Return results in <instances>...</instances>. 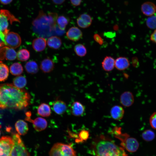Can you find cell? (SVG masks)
Segmentation results:
<instances>
[{
  "label": "cell",
  "instance_id": "obj_1",
  "mask_svg": "<svg viewBox=\"0 0 156 156\" xmlns=\"http://www.w3.org/2000/svg\"><path fill=\"white\" fill-rule=\"evenodd\" d=\"M30 98L26 90L18 88L12 84H0V110L23 109L29 105Z\"/></svg>",
  "mask_w": 156,
  "mask_h": 156
},
{
  "label": "cell",
  "instance_id": "obj_2",
  "mask_svg": "<svg viewBox=\"0 0 156 156\" xmlns=\"http://www.w3.org/2000/svg\"><path fill=\"white\" fill-rule=\"evenodd\" d=\"M91 148L93 156H127L125 149L103 135L96 136L91 142Z\"/></svg>",
  "mask_w": 156,
  "mask_h": 156
},
{
  "label": "cell",
  "instance_id": "obj_3",
  "mask_svg": "<svg viewBox=\"0 0 156 156\" xmlns=\"http://www.w3.org/2000/svg\"><path fill=\"white\" fill-rule=\"evenodd\" d=\"M112 134L120 142L121 146L130 152H134L138 149L139 143L135 138L131 137L127 133H122L121 128L115 127L112 130Z\"/></svg>",
  "mask_w": 156,
  "mask_h": 156
},
{
  "label": "cell",
  "instance_id": "obj_4",
  "mask_svg": "<svg viewBox=\"0 0 156 156\" xmlns=\"http://www.w3.org/2000/svg\"><path fill=\"white\" fill-rule=\"evenodd\" d=\"M15 22H19L9 11L6 10H0V38L3 43L5 35L9 32V24H12Z\"/></svg>",
  "mask_w": 156,
  "mask_h": 156
},
{
  "label": "cell",
  "instance_id": "obj_5",
  "mask_svg": "<svg viewBox=\"0 0 156 156\" xmlns=\"http://www.w3.org/2000/svg\"><path fill=\"white\" fill-rule=\"evenodd\" d=\"M49 155L50 156H76L75 151L70 146L61 143L54 144Z\"/></svg>",
  "mask_w": 156,
  "mask_h": 156
},
{
  "label": "cell",
  "instance_id": "obj_6",
  "mask_svg": "<svg viewBox=\"0 0 156 156\" xmlns=\"http://www.w3.org/2000/svg\"><path fill=\"white\" fill-rule=\"evenodd\" d=\"M12 138L14 144L10 156H30L19 134H14Z\"/></svg>",
  "mask_w": 156,
  "mask_h": 156
},
{
  "label": "cell",
  "instance_id": "obj_7",
  "mask_svg": "<svg viewBox=\"0 0 156 156\" xmlns=\"http://www.w3.org/2000/svg\"><path fill=\"white\" fill-rule=\"evenodd\" d=\"M12 138L3 136L0 138V156H10L13 145Z\"/></svg>",
  "mask_w": 156,
  "mask_h": 156
},
{
  "label": "cell",
  "instance_id": "obj_8",
  "mask_svg": "<svg viewBox=\"0 0 156 156\" xmlns=\"http://www.w3.org/2000/svg\"><path fill=\"white\" fill-rule=\"evenodd\" d=\"M21 42V37L17 33L9 32L5 36L4 44L10 48L15 49L18 47Z\"/></svg>",
  "mask_w": 156,
  "mask_h": 156
},
{
  "label": "cell",
  "instance_id": "obj_9",
  "mask_svg": "<svg viewBox=\"0 0 156 156\" xmlns=\"http://www.w3.org/2000/svg\"><path fill=\"white\" fill-rule=\"evenodd\" d=\"M25 120L32 123L35 129L37 131H40L44 130L47 127V122L44 118L41 117H38L34 120L31 118V113L30 112H27L25 114Z\"/></svg>",
  "mask_w": 156,
  "mask_h": 156
},
{
  "label": "cell",
  "instance_id": "obj_10",
  "mask_svg": "<svg viewBox=\"0 0 156 156\" xmlns=\"http://www.w3.org/2000/svg\"><path fill=\"white\" fill-rule=\"evenodd\" d=\"M17 57V53L13 48L3 47L0 49V60H13Z\"/></svg>",
  "mask_w": 156,
  "mask_h": 156
},
{
  "label": "cell",
  "instance_id": "obj_11",
  "mask_svg": "<svg viewBox=\"0 0 156 156\" xmlns=\"http://www.w3.org/2000/svg\"><path fill=\"white\" fill-rule=\"evenodd\" d=\"M66 35L67 37L70 40L73 41H77L81 38L83 33L78 27H72L68 29Z\"/></svg>",
  "mask_w": 156,
  "mask_h": 156
},
{
  "label": "cell",
  "instance_id": "obj_12",
  "mask_svg": "<svg viewBox=\"0 0 156 156\" xmlns=\"http://www.w3.org/2000/svg\"><path fill=\"white\" fill-rule=\"evenodd\" d=\"M92 18L88 14L85 13L80 14L77 19V24L82 28L89 27L92 23Z\"/></svg>",
  "mask_w": 156,
  "mask_h": 156
},
{
  "label": "cell",
  "instance_id": "obj_13",
  "mask_svg": "<svg viewBox=\"0 0 156 156\" xmlns=\"http://www.w3.org/2000/svg\"><path fill=\"white\" fill-rule=\"evenodd\" d=\"M120 102L124 106L129 107L133 103L134 98L133 94L129 91H126L121 94L120 98Z\"/></svg>",
  "mask_w": 156,
  "mask_h": 156
},
{
  "label": "cell",
  "instance_id": "obj_14",
  "mask_svg": "<svg viewBox=\"0 0 156 156\" xmlns=\"http://www.w3.org/2000/svg\"><path fill=\"white\" fill-rule=\"evenodd\" d=\"M54 68V64L53 61L50 58L44 59L41 62L40 68L44 73H48L51 72Z\"/></svg>",
  "mask_w": 156,
  "mask_h": 156
},
{
  "label": "cell",
  "instance_id": "obj_15",
  "mask_svg": "<svg viewBox=\"0 0 156 156\" xmlns=\"http://www.w3.org/2000/svg\"><path fill=\"white\" fill-rule=\"evenodd\" d=\"M130 65L129 61L125 57H120L115 60V67L119 70H123L127 69Z\"/></svg>",
  "mask_w": 156,
  "mask_h": 156
},
{
  "label": "cell",
  "instance_id": "obj_16",
  "mask_svg": "<svg viewBox=\"0 0 156 156\" xmlns=\"http://www.w3.org/2000/svg\"><path fill=\"white\" fill-rule=\"evenodd\" d=\"M141 10L142 13L147 16H151L156 11V7L153 3L147 2L144 3L141 5Z\"/></svg>",
  "mask_w": 156,
  "mask_h": 156
},
{
  "label": "cell",
  "instance_id": "obj_17",
  "mask_svg": "<svg viewBox=\"0 0 156 156\" xmlns=\"http://www.w3.org/2000/svg\"><path fill=\"white\" fill-rule=\"evenodd\" d=\"M46 44L47 42L45 38L42 37H38L33 41L32 46L34 50L39 52L44 50Z\"/></svg>",
  "mask_w": 156,
  "mask_h": 156
},
{
  "label": "cell",
  "instance_id": "obj_18",
  "mask_svg": "<svg viewBox=\"0 0 156 156\" xmlns=\"http://www.w3.org/2000/svg\"><path fill=\"white\" fill-rule=\"evenodd\" d=\"M84 110L83 105L78 101L74 102L70 108L72 114L76 116H79L82 115L84 112Z\"/></svg>",
  "mask_w": 156,
  "mask_h": 156
},
{
  "label": "cell",
  "instance_id": "obj_19",
  "mask_svg": "<svg viewBox=\"0 0 156 156\" xmlns=\"http://www.w3.org/2000/svg\"><path fill=\"white\" fill-rule=\"evenodd\" d=\"M115 60L110 56H106L101 62L103 69L105 71L109 72L115 67Z\"/></svg>",
  "mask_w": 156,
  "mask_h": 156
},
{
  "label": "cell",
  "instance_id": "obj_20",
  "mask_svg": "<svg viewBox=\"0 0 156 156\" xmlns=\"http://www.w3.org/2000/svg\"><path fill=\"white\" fill-rule=\"evenodd\" d=\"M52 107L54 111L58 115L64 114L67 109L66 103L64 101L59 100H56L53 102Z\"/></svg>",
  "mask_w": 156,
  "mask_h": 156
},
{
  "label": "cell",
  "instance_id": "obj_21",
  "mask_svg": "<svg viewBox=\"0 0 156 156\" xmlns=\"http://www.w3.org/2000/svg\"><path fill=\"white\" fill-rule=\"evenodd\" d=\"M124 114V111L122 107L118 105L113 107L110 111L111 117L114 119L116 120L121 119Z\"/></svg>",
  "mask_w": 156,
  "mask_h": 156
},
{
  "label": "cell",
  "instance_id": "obj_22",
  "mask_svg": "<svg viewBox=\"0 0 156 156\" xmlns=\"http://www.w3.org/2000/svg\"><path fill=\"white\" fill-rule=\"evenodd\" d=\"M15 126L16 131L21 135H25L29 130L27 123L22 120H19L17 121L15 124Z\"/></svg>",
  "mask_w": 156,
  "mask_h": 156
},
{
  "label": "cell",
  "instance_id": "obj_23",
  "mask_svg": "<svg viewBox=\"0 0 156 156\" xmlns=\"http://www.w3.org/2000/svg\"><path fill=\"white\" fill-rule=\"evenodd\" d=\"M47 44L50 48L57 49L61 46L62 41L60 37L55 36H52L48 39Z\"/></svg>",
  "mask_w": 156,
  "mask_h": 156
},
{
  "label": "cell",
  "instance_id": "obj_24",
  "mask_svg": "<svg viewBox=\"0 0 156 156\" xmlns=\"http://www.w3.org/2000/svg\"><path fill=\"white\" fill-rule=\"evenodd\" d=\"M37 113L43 117L50 116L51 114V108L48 104L43 103L40 104L37 109Z\"/></svg>",
  "mask_w": 156,
  "mask_h": 156
},
{
  "label": "cell",
  "instance_id": "obj_25",
  "mask_svg": "<svg viewBox=\"0 0 156 156\" xmlns=\"http://www.w3.org/2000/svg\"><path fill=\"white\" fill-rule=\"evenodd\" d=\"M25 67L26 72L28 73L31 74L36 73L39 69L37 64L33 60L27 62L25 64Z\"/></svg>",
  "mask_w": 156,
  "mask_h": 156
},
{
  "label": "cell",
  "instance_id": "obj_26",
  "mask_svg": "<svg viewBox=\"0 0 156 156\" xmlns=\"http://www.w3.org/2000/svg\"><path fill=\"white\" fill-rule=\"evenodd\" d=\"M13 82L15 86L20 89H23L26 85L27 80L24 76L21 75L14 78Z\"/></svg>",
  "mask_w": 156,
  "mask_h": 156
},
{
  "label": "cell",
  "instance_id": "obj_27",
  "mask_svg": "<svg viewBox=\"0 0 156 156\" xmlns=\"http://www.w3.org/2000/svg\"><path fill=\"white\" fill-rule=\"evenodd\" d=\"M10 70L11 74L14 75H20L23 70L21 64L18 62H15L12 64L10 67Z\"/></svg>",
  "mask_w": 156,
  "mask_h": 156
},
{
  "label": "cell",
  "instance_id": "obj_28",
  "mask_svg": "<svg viewBox=\"0 0 156 156\" xmlns=\"http://www.w3.org/2000/svg\"><path fill=\"white\" fill-rule=\"evenodd\" d=\"M9 68L4 64L0 63V81H3L7 79L9 75Z\"/></svg>",
  "mask_w": 156,
  "mask_h": 156
},
{
  "label": "cell",
  "instance_id": "obj_29",
  "mask_svg": "<svg viewBox=\"0 0 156 156\" xmlns=\"http://www.w3.org/2000/svg\"><path fill=\"white\" fill-rule=\"evenodd\" d=\"M69 22L68 19L64 15H61L57 17L56 22L59 28L61 30H64Z\"/></svg>",
  "mask_w": 156,
  "mask_h": 156
},
{
  "label": "cell",
  "instance_id": "obj_30",
  "mask_svg": "<svg viewBox=\"0 0 156 156\" xmlns=\"http://www.w3.org/2000/svg\"><path fill=\"white\" fill-rule=\"evenodd\" d=\"M30 56V52L26 49H22L18 51L17 53V57L18 60L21 61H25L29 59Z\"/></svg>",
  "mask_w": 156,
  "mask_h": 156
},
{
  "label": "cell",
  "instance_id": "obj_31",
  "mask_svg": "<svg viewBox=\"0 0 156 156\" xmlns=\"http://www.w3.org/2000/svg\"><path fill=\"white\" fill-rule=\"evenodd\" d=\"M74 49L76 55L81 57L85 56L87 53L86 48L84 45L81 44H78L75 45Z\"/></svg>",
  "mask_w": 156,
  "mask_h": 156
},
{
  "label": "cell",
  "instance_id": "obj_32",
  "mask_svg": "<svg viewBox=\"0 0 156 156\" xmlns=\"http://www.w3.org/2000/svg\"><path fill=\"white\" fill-rule=\"evenodd\" d=\"M142 137L145 141H151L155 138V134L154 132L149 129L144 131L142 134Z\"/></svg>",
  "mask_w": 156,
  "mask_h": 156
},
{
  "label": "cell",
  "instance_id": "obj_33",
  "mask_svg": "<svg viewBox=\"0 0 156 156\" xmlns=\"http://www.w3.org/2000/svg\"><path fill=\"white\" fill-rule=\"evenodd\" d=\"M146 24L149 28L153 29L156 28V16H151L147 19Z\"/></svg>",
  "mask_w": 156,
  "mask_h": 156
},
{
  "label": "cell",
  "instance_id": "obj_34",
  "mask_svg": "<svg viewBox=\"0 0 156 156\" xmlns=\"http://www.w3.org/2000/svg\"><path fill=\"white\" fill-rule=\"evenodd\" d=\"M89 135V132L88 131L84 129L81 130L79 134V139H77L76 141L78 142L85 141L88 139Z\"/></svg>",
  "mask_w": 156,
  "mask_h": 156
},
{
  "label": "cell",
  "instance_id": "obj_35",
  "mask_svg": "<svg viewBox=\"0 0 156 156\" xmlns=\"http://www.w3.org/2000/svg\"><path fill=\"white\" fill-rule=\"evenodd\" d=\"M149 122L152 127L156 129V112L153 113L151 116Z\"/></svg>",
  "mask_w": 156,
  "mask_h": 156
},
{
  "label": "cell",
  "instance_id": "obj_36",
  "mask_svg": "<svg viewBox=\"0 0 156 156\" xmlns=\"http://www.w3.org/2000/svg\"><path fill=\"white\" fill-rule=\"evenodd\" d=\"M95 40L99 44H101L103 43V41L101 37L98 34H95L94 36Z\"/></svg>",
  "mask_w": 156,
  "mask_h": 156
},
{
  "label": "cell",
  "instance_id": "obj_37",
  "mask_svg": "<svg viewBox=\"0 0 156 156\" xmlns=\"http://www.w3.org/2000/svg\"><path fill=\"white\" fill-rule=\"evenodd\" d=\"M72 5L74 6H77L80 5L82 0H70Z\"/></svg>",
  "mask_w": 156,
  "mask_h": 156
},
{
  "label": "cell",
  "instance_id": "obj_38",
  "mask_svg": "<svg viewBox=\"0 0 156 156\" xmlns=\"http://www.w3.org/2000/svg\"><path fill=\"white\" fill-rule=\"evenodd\" d=\"M150 40L153 42L156 43V29L151 35Z\"/></svg>",
  "mask_w": 156,
  "mask_h": 156
},
{
  "label": "cell",
  "instance_id": "obj_39",
  "mask_svg": "<svg viewBox=\"0 0 156 156\" xmlns=\"http://www.w3.org/2000/svg\"><path fill=\"white\" fill-rule=\"evenodd\" d=\"M66 0H52L53 2L55 4L61 5Z\"/></svg>",
  "mask_w": 156,
  "mask_h": 156
},
{
  "label": "cell",
  "instance_id": "obj_40",
  "mask_svg": "<svg viewBox=\"0 0 156 156\" xmlns=\"http://www.w3.org/2000/svg\"><path fill=\"white\" fill-rule=\"evenodd\" d=\"M13 0H0V3L3 5H7L11 3Z\"/></svg>",
  "mask_w": 156,
  "mask_h": 156
},
{
  "label": "cell",
  "instance_id": "obj_41",
  "mask_svg": "<svg viewBox=\"0 0 156 156\" xmlns=\"http://www.w3.org/2000/svg\"><path fill=\"white\" fill-rule=\"evenodd\" d=\"M0 135H1V131H0Z\"/></svg>",
  "mask_w": 156,
  "mask_h": 156
}]
</instances>
